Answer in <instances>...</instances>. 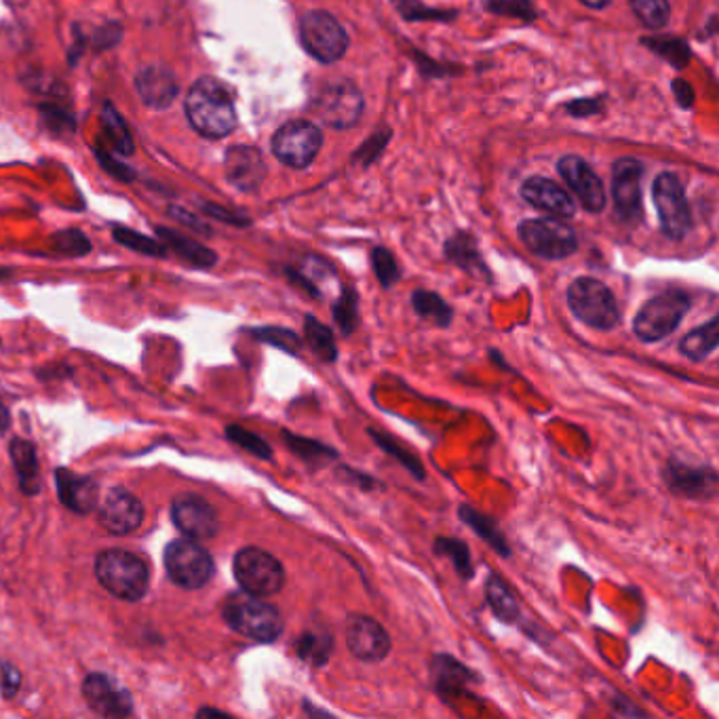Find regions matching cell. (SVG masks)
<instances>
[{"instance_id": "obj_1", "label": "cell", "mask_w": 719, "mask_h": 719, "mask_svg": "<svg viewBox=\"0 0 719 719\" xmlns=\"http://www.w3.org/2000/svg\"><path fill=\"white\" fill-rule=\"evenodd\" d=\"M186 116L195 132L218 139L232 134L237 127V111L232 93L225 83L211 76L199 79L186 95Z\"/></svg>"}, {"instance_id": "obj_2", "label": "cell", "mask_w": 719, "mask_h": 719, "mask_svg": "<svg viewBox=\"0 0 719 719\" xmlns=\"http://www.w3.org/2000/svg\"><path fill=\"white\" fill-rule=\"evenodd\" d=\"M222 618L235 633L260 644L277 642L285 627L279 607L246 591L228 595L222 606Z\"/></svg>"}, {"instance_id": "obj_3", "label": "cell", "mask_w": 719, "mask_h": 719, "mask_svg": "<svg viewBox=\"0 0 719 719\" xmlns=\"http://www.w3.org/2000/svg\"><path fill=\"white\" fill-rule=\"evenodd\" d=\"M95 576L114 597L123 602H139L150 586L148 563L123 549H111L97 555Z\"/></svg>"}, {"instance_id": "obj_4", "label": "cell", "mask_w": 719, "mask_h": 719, "mask_svg": "<svg viewBox=\"0 0 719 719\" xmlns=\"http://www.w3.org/2000/svg\"><path fill=\"white\" fill-rule=\"evenodd\" d=\"M565 300L572 315L591 330L609 332L621 323L616 295L606 283L593 277H579L576 281H572L565 292Z\"/></svg>"}, {"instance_id": "obj_5", "label": "cell", "mask_w": 719, "mask_h": 719, "mask_svg": "<svg viewBox=\"0 0 719 719\" xmlns=\"http://www.w3.org/2000/svg\"><path fill=\"white\" fill-rule=\"evenodd\" d=\"M692 306L690 295L681 290H669L650 298L633 319V334L646 344L671 336Z\"/></svg>"}, {"instance_id": "obj_6", "label": "cell", "mask_w": 719, "mask_h": 719, "mask_svg": "<svg viewBox=\"0 0 719 719\" xmlns=\"http://www.w3.org/2000/svg\"><path fill=\"white\" fill-rule=\"evenodd\" d=\"M232 574L241 591L256 597H272L285 586L283 563L258 546H246L235 555Z\"/></svg>"}, {"instance_id": "obj_7", "label": "cell", "mask_w": 719, "mask_h": 719, "mask_svg": "<svg viewBox=\"0 0 719 719\" xmlns=\"http://www.w3.org/2000/svg\"><path fill=\"white\" fill-rule=\"evenodd\" d=\"M163 562H165L167 576L180 588H188V591L202 588L216 572L213 558L209 555V551H205L201 544L192 539L171 540L165 546Z\"/></svg>"}, {"instance_id": "obj_8", "label": "cell", "mask_w": 719, "mask_h": 719, "mask_svg": "<svg viewBox=\"0 0 719 719\" xmlns=\"http://www.w3.org/2000/svg\"><path fill=\"white\" fill-rule=\"evenodd\" d=\"M300 41L321 64H334L348 49V37L342 23L327 11H309L302 15Z\"/></svg>"}, {"instance_id": "obj_9", "label": "cell", "mask_w": 719, "mask_h": 719, "mask_svg": "<svg viewBox=\"0 0 719 719\" xmlns=\"http://www.w3.org/2000/svg\"><path fill=\"white\" fill-rule=\"evenodd\" d=\"M523 246L542 260H565L579 249L576 232L553 218L525 220L519 226Z\"/></svg>"}, {"instance_id": "obj_10", "label": "cell", "mask_w": 719, "mask_h": 719, "mask_svg": "<svg viewBox=\"0 0 719 719\" xmlns=\"http://www.w3.org/2000/svg\"><path fill=\"white\" fill-rule=\"evenodd\" d=\"M653 199L665 237L681 241L692 228L690 207L686 201L681 181L677 180L674 174H660L654 180Z\"/></svg>"}, {"instance_id": "obj_11", "label": "cell", "mask_w": 719, "mask_h": 719, "mask_svg": "<svg viewBox=\"0 0 719 719\" xmlns=\"http://www.w3.org/2000/svg\"><path fill=\"white\" fill-rule=\"evenodd\" d=\"M323 144L319 127L309 121H290L272 137V153L283 165L304 169L315 160Z\"/></svg>"}, {"instance_id": "obj_12", "label": "cell", "mask_w": 719, "mask_h": 719, "mask_svg": "<svg viewBox=\"0 0 719 719\" xmlns=\"http://www.w3.org/2000/svg\"><path fill=\"white\" fill-rule=\"evenodd\" d=\"M669 492L688 500H711L718 494V471L709 465H692L684 458H669L663 469Z\"/></svg>"}, {"instance_id": "obj_13", "label": "cell", "mask_w": 719, "mask_h": 719, "mask_svg": "<svg viewBox=\"0 0 719 719\" xmlns=\"http://www.w3.org/2000/svg\"><path fill=\"white\" fill-rule=\"evenodd\" d=\"M346 646L361 663H383L393 642L376 618L355 612L346 618Z\"/></svg>"}, {"instance_id": "obj_14", "label": "cell", "mask_w": 719, "mask_h": 719, "mask_svg": "<svg viewBox=\"0 0 719 719\" xmlns=\"http://www.w3.org/2000/svg\"><path fill=\"white\" fill-rule=\"evenodd\" d=\"M171 519L186 539H213L220 530L216 507L197 494L176 496L171 500Z\"/></svg>"}, {"instance_id": "obj_15", "label": "cell", "mask_w": 719, "mask_h": 719, "mask_svg": "<svg viewBox=\"0 0 719 719\" xmlns=\"http://www.w3.org/2000/svg\"><path fill=\"white\" fill-rule=\"evenodd\" d=\"M83 697L91 711L102 718H127L134 713L132 692L111 675H87L83 681Z\"/></svg>"}, {"instance_id": "obj_16", "label": "cell", "mask_w": 719, "mask_h": 719, "mask_svg": "<svg viewBox=\"0 0 719 719\" xmlns=\"http://www.w3.org/2000/svg\"><path fill=\"white\" fill-rule=\"evenodd\" d=\"M612 197L621 222L633 225L642 218V165L635 158H621L614 163Z\"/></svg>"}, {"instance_id": "obj_17", "label": "cell", "mask_w": 719, "mask_h": 719, "mask_svg": "<svg viewBox=\"0 0 719 719\" xmlns=\"http://www.w3.org/2000/svg\"><path fill=\"white\" fill-rule=\"evenodd\" d=\"M315 108L323 123L337 129H346L359 121L363 97L359 90L351 83H332L321 91Z\"/></svg>"}, {"instance_id": "obj_18", "label": "cell", "mask_w": 719, "mask_h": 719, "mask_svg": "<svg viewBox=\"0 0 719 719\" xmlns=\"http://www.w3.org/2000/svg\"><path fill=\"white\" fill-rule=\"evenodd\" d=\"M144 521V504L125 488L111 490L100 504V523L114 536H127Z\"/></svg>"}, {"instance_id": "obj_19", "label": "cell", "mask_w": 719, "mask_h": 719, "mask_svg": "<svg viewBox=\"0 0 719 719\" xmlns=\"http://www.w3.org/2000/svg\"><path fill=\"white\" fill-rule=\"evenodd\" d=\"M560 174L565 184L574 190L581 205L591 213H600L606 207L604 184L595 176V171L581 157H563L560 160Z\"/></svg>"}, {"instance_id": "obj_20", "label": "cell", "mask_w": 719, "mask_h": 719, "mask_svg": "<svg viewBox=\"0 0 719 719\" xmlns=\"http://www.w3.org/2000/svg\"><path fill=\"white\" fill-rule=\"evenodd\" d=\"M225 169L226 180L230 181L237 190H243V192L256 190L267 176L264 158L260 155V150L253 146L228 148Z\"/></svg>"}, {"instance_id": "obj_21", "label": "cell", "mask_w": 719, "mask_h": 719, "mask_svg": "<svg viewBox=\"0 0 719 719\" xmlns=\"http://www.w3.org/2000/svg\"><path fill=\"white\" fill-rule=\"evenodd\" d=\"M135 90L146 106H150L155 111H165L176 102L180 85H178L174 70L148 66L135 76Z\"/></svg>"}, {"instance_id": "obj_22", "label": "cell", "mask_w": 719, "mask_h": 719, "mask_svg": "<svg viewBox=\"0 0 719 719\" xmlns=\"http://www.w3.org/2000/svg\"><path fill=\"white\" fill-rule=\"evenodd\" d=\"M430 679L433 688L441 698L465 695L469 686L479 684V675L472 674L469 667L458 663L450 654H435L430 660Z\"/></svg>"}, {"instance_id": "obj_23", "label": "cell", "mask_w": 719, "mask_h": 719, "mask_svg": "<svg viewBox=\"0 0 719 719\" xmlns=\"http://www.w3.org/2000/svg\"><path fill=\"white\" fill-rule=\"evenodd\" d=\"M58 481V494L62 504L76 515H87L100 500V488L91 477H83L67 469H58L55 472Z\"/></svg>"}, {"instance_id": "obj_24", "label": "cell", "mask_w": 719, "mask_h": 719, "mask_svg": "<svg viewBox=\"0 0 719 719\" xmlns=\"http://www.w3.org/2000/svg\"><path fill=\"white\" fill-rule=\"evenodd\" d=\"M521 197L536 209H542L555 218H572L576 213L574 199L558 186L555 181L546 178H530L521 188Z\"/></svg>"}, {"instance_id": "obj_25", "label": "cell", "mask_w": 719, "mask_h": 719, "mask_svg": "<svg viewBox=\"0 0 719 719\" xmlns=\"http://www.w3.org/2000/svg\"><path fill=\"white\" fill-rule=\"evenodd\" d=\"M9 454L13 460V467L18 472L20 488L25 496H37L41 492V467L34 444L25 439H13L9 446Z\"/></svg>"}, {"instance_id": "obj_26", "label": "cell", "mask_w": 719, "mask_h": 719, "mask_svg": "<svg viewBox=\"0 0 719 719\" xmlns=\"http://www.w3.org/2000/svg\"><path fill=\"white\" fill-rule=\"evenodd\" d=\"M293 281L315 300L325 298V285L336 279L334 267L319 256H306L298 270H288Z\"/></svg>"}, {"instance_id": "obj_27", "label": "cell", "mask_w": 719, "mask_h": 719, "mask_svg": "<svg viewBox=\"0 0 719 719\" xmlns=\"http://www.w3.org/2000/svg\"><path fill=\"white\" fill-rule=\"evenodd\" d=\"M486 597L488 606L494 612L496 618L504 625H519L521 623V606H519L515 593L507 581L498 574H490L486 581Z\"/></svg>"}, {"instance_id": "obj_28", "label": "cell", "mask_w": 719, "mask_h": 719, "mask_svg": "<svg viewBox=\"0 0 719 719\" xmlns=\"http://www.w3.org/2000/svg\"><path fill=\"white\" fill-rule=\"evenodd\" d=\"M458 518L465 525H469L479 539L486 540L492 546V551L498 553L500 558H511V544L504 539V534L498 528L494 519L483 515L477 509H472L471 504H460Z\"/></svg>"}, {"instance_id": "obj_29", "label": "cell", "mask_w": 719, "mask_h": 719, "mask_svg": "<svg viewBox=\"0 0 719 719\" xmlns=\"http://www.w3.org/2000/svg\"><path fill=\"white\" fill-rule=\"evenodd\" d=\"M283 441L290 448L295 458H300L311 469H325L337 460V451L332 446H325L315 439L293 435L290 430H283Z\"/></svg>"}, {"instance_id": "obj_30", "label": "cell", "mask_w": 719, "mask_h": 719, "mask_svg": "<svg viewBox=\"0 0 719 719\" xmlns=\"http://www.w3.org/2000/svg\"><path fill=\"white\" fill-rule=\"evenodd\" d=\"M718 342V316H711L705 325H698L679 340V353L690 361L709 359L716 353Z\"/></svg>"}, {"instance_id": "obj_31", "label": "cell", "mask_w": 719, "mask_h": 719, "mask_svg": "<svg viewBox=\"0 0 719 719\" xmlns=\"http://www.w3.org/2000/svg\"><path fill=\"white\" fill-rule=\"evenodd\" d=\"M158 237L165 241L167 248H171V251H176L181 260L190 262L192 267L211 269L218 262V256L211 249L205 248V246L192 241V239H188V237H184V235L176 232V230L158 228Z\"/></svg>"}, {"instance_id": "obj_32", "label": "cell", "mask_w": 719, "mask_h": 719, "mask_svg": "<svg viewBox=\"0 0 719 719\" xmlns=\"http://www.w3.org/2000/svg\"><path fill=\"white\" fill-rule=\"evenodd\" d=\"M414 313L439 330H448L454 321V309L439 295L428 290H416L411 293Z\"/></svg>"}, {"instance_id": "obj_33", "label": "cell", "mask_w": 719, "mask_h": 719, "mask_svg": "<svg viewBox=\"0 0 719 719\" xmlns=\"http://www.w3.org/2000/svg\"><path fill=\"white\" fill-rule=\"evenodd\" d=\"M446 256L448 260H451L456 267H460L462 270H467L469 274H477V277H488V269H486V262L481 260L479 256V249H477V243L472 239L471 235H456L451 237L450 241L446 243Z\"/></svg>"}, {"instance_id": "obj_34", "label": "cell", "mask_w": 719, "mask_h": 719, "mask_svg": "<svg viewBox=\"0 0 719 719\" xmlns=\"http://www.w3.org/2000/svg\"><path fill=\"white\" fill-rule=\"evenodd\" d=\"M433 553L437 558H446L450 560L456 574L460 576V581L469 583L475 579V565H472L471 549L465 540L448 539V536H439L433 542Z\"/></svg>"}, {"instance_id": "obj_35", "label": "cell", "mask_w": 719, "mask_h": 719, "mask_svg": "<svg viewBox=\"0 0 719 719\" xmlns=\"http://www.w3.org/2000/svg\"><path fill=\"white\" fill-rule=\"evenodd\" d=\"M304 340L309 348L316 355V359L332 365L337 361L336 336L330 325L321 323L313 315L304 316Z\"/></svg>"}, {"instance_id": "obj_36", "label": "cell", "mask_w": 719, "mask_h": 719, "mask_svg": "<svg viewBox=\"0 0 719 719\" xmlns=\"http://www.w3.org/2000/svg\"><path fill=\"white\" fill-rule=\"evenodd\" d=\"M295 654L309 665L323 667L334 654V635L327 631H306L295 642Z\"/></svg>"}, {"instance_id": "obj_37", "label": "cell", "mask_w": 719, "mask_h": 719, "mask_svg": "<svg viewBox=\"0 0 719 719\" xmlns=\"http://www.w3.org/2000/svg\"><path fill=\"white\" fill-rule=\"evenodd\" d=\"M367 433H369L372 441H374V444H376L386 456H390L393 460H397V462H399V465L404 467L405 471L409 472L411 477H416L418 481H425V479H427V471H425L423 460H420L418 456H414L411 451L405 450L404 446H402L397 439H393L388 433L376 430V428H367Z\"/></svg>"}, {"instance_id": "obj_38", "label": "cell", "mask_w": 719, "mask_h": 719, "mask_svg": "<svg viewBox=\"0 0 719 719\" xmlns=\"http://www.w3.org/2000/svg\"><path fill=\"white\" fill-rule=\"evenodd\" d=\"M332 315L336 321L337 330L344 336H353L361 325L359 295L355 288H342V292L332 304Z\"/></svg>"}, {"instance_id": "obj_39", "label": "cell", "mask_w": 719, "mask_h": 719, "mask_svg": "<svg viewBox=\"0 0 719 719\" xmlns=\"http://www.w3.org/2000/svg\"><path fill=\"white\" fill-rule=\"evenodd\" d=\"M102 121H104V132H106V137L108 142L113 144L114 150L123 157L132 155L134 153V139H132V134H129V127L125 123V118L121 114L114 111L111 104H104V111H102Z\"/></svg>"}, {"instance_id": "obj_40", "label": "cell", "mask_w": 719, "mask_h": 719, "mask_svg": "<svg viewBox=\"0 0 719 719\" xmlns=\"http://www.w3.org/2000/svg\"><path fill=\"white\" fill-rule=\"evenodd\" d=\"M633 13L642 20L646 28H665L671 15L669 0H629Z\"/></svg>"}, {"instance_id": "obj_41", "label": "cell", "mask_w": 719, "mask_h": 719, "mask_svg": "<svg viewBox=\"0 0 719 719\" xmlns=\"http://www.w3.org/2000/svg\"><path fill=\"white\" fill-rule=\"evenodd\" d=\"M226 437H228V441H232L235 446H239L241 450L248 451V454L260 458V460H272V456H274L269 444L260 435L251 433L248 428L230 425V427H226Z\"/></svg>"}, {"instance_id": "obj_42", "label": "cell", "mask_w": 719, "mask_h": 719, "mask_svg": "<svg viewBox=\"0 0 719 719\" xmlns=\"http://www.w3.org/2000/svg\"><path fill=\"white\" fill-rule=\"evenodd\" d=\"M251 336L258 337L260 342H267V344H272L274 348H281L290 355H298L300 348H302V337L298 336L292 330L288 327H256V330H249Z\"/></svg>"}, {"instance_id": "obj_43", "label": "cell", "mask_w": 719, "mask_h": 719, "mask_svg": "<svg viewBox=\"0 0 719 719\" xmlns=\"http://www.w3.org/2000/svg\"><path fill=\"white\" fill-rule=\"evenodd\" d=\"M114 239L125 246V248L134 249V251H139L144 256H153V258H163L167 253V248L163 243H158L155 239L146 237V235H139L135 230H129V228H114Z\"/></svg>"}, {"instance_id": "obj_44", "label": "cell", "mask_w": 719, "mask_h": 719, "mask_svg": "<svg viewBox=\"0 0 719 719\" xmlns=\"http://www.w3.org/2000/svg\"><path fill=\"white\" fill-rule=\"evenodd\" d=\"M372 264L376 270V277L381 281V285L390 290L399 279H402V270L395 260V256L386 248H376L372 253Z\"/></svg>"}, {"instance_id": "obj_45", "label": "cell", "mask_w": 719, "mask_h": 719, "mask_svg": "<svg viewBox=\"0 0 719 719\" xmlns=\"http://www.w3.org/2000/svg\"><path fill=\"white\" fill-rule=\"evenodd\" d=\"M53 248H55V251L64 253V256L79 258V256L90 253L91 243L90 239L81 230H64V232H58L53 237Z\"/></svg>"}, {"instance_id": "obj_46", "label": "cell", "mask_w": 719, "mask_h": 719, "mask_svg": "<svg viewBox=\"0 0 719 719\" xmlns=\"http://www.w3.org/2000/svg\"><path fill=\"white\" fill-rule=\"evenodd\" d=\"M488 9L494 11L498 15H511V18H521L525 22H532L536 18V11L530 0H490Z\"/></svg>"}, {"instance_id": "obj_47", "label": "cell", "mask_w": 719, "mask_h": 719, "mask_svg": "<svg viewBox=\"0 0 719 719\" xmlns=\"http://www.w3.org/2000/svg\"><path fill=\"white\" fill-rule=\"evenodd\" d=\"M337 479L344 481L346 486H355L359 488L361 492H372V490H378L381 488V481L367 472L357 471L353 467H337L336 469Z\"/></svg>"}, {"instance_id": "obj_48", "label": "cell", "mask_w": 719, "mask_h": 719, "mask_svg": "<svg viewBox=\"0 0 719 719\" xmlns=\"http://www.w3.org/2000/svg\"><path fill=\"white\" fill-rule=\"evenodd\" d=\"M22 688V674L9 665V663H2L0 665V692L4 695V698H13Z\"/></svg>"}, {"instance_id": "obj_49", "label": "cell", "mask_w": 719, "mask_h": 719, "mask_svg": "<svg viewBox=\"0 0 719 719\" xmlns=\"http://www.w3.org/2000/svg\"><path fill=\"white\" fill-rule=\"evenodd\" d=\"M648 45L656 49L663 58H667L677 67L688 64V58H690L688 55V46L679 43V41H671V43L669 41H665V43H648Z\"/></svg>"}, {"instance_id": "obj_50", "label": "cell", "mask_w": 719, "mask_h": 719, "mask_svg": "<svg viewBox=\"0 0 719 719\" xmlns=\"http://www.w3.org/2000/svg\"><path fill=\"white\" fill-rule=\"evenodd\" d=\"M97 158H100V163L113 174L114 178H118V180L123 181H129L134 180V174H132V169L129 167H125V165H121V163H116L114 158L108 157L106 153H102V150H97Z\"/></svg>"}, {"instance_id": "obj_51", "label": "cell", "mask_w": 719, "mask_h": 719, "mask_svg": "<svg viewBox=\"0 0 719 719\" xmlns=\"http://www.w3.org/2000/svg\"><path fill=\"white\" fill-rule=\"evenodd\" d=\"M674 91L675 95H677V100H679V104L684 106V108H690L692 106V102H695V91H692V87L686 83V81H675L674 83Z\"/></svg>"}, {"instance_id": "obj_52", "label": "cell", "mask_w": 719, "mask_h": 719, "mask_svg": "<svg viewBox=\"0 0 719 719\" xmlns=\"http://www.w3.org/2000/svg\"><path fill=\"white\" fill-rule=\"evenodd\" d=\"M207 213L213 216V218L226 220L228 225H248V220H243V218H239V216H232V213H228V211L220 209V207H213V205H207Z\"/></svg>"}, {"instance_id": "obj_53", "label": "cell", "mask_w": 719, "mask_h": 719, "mask_svg": "<svg viewBox=\"0 0 719 719\" xmlns=\"http://www.w3.org/2000/svg\"><path fill=\"white\" fill-rule=\"evenodd\" d=\"M171 213H174L180 222H184V225L192 226V228H197L199 232H209V228L205 225H199V220H197L195 216H190V213H186V211H181V209H171Z\"/></svg>"}, {"instance_id": "obj_54", "label": "cell", "mask_w": 719, "mask_h": 719, "mask_svg": "<svg viewBox=\"0 0 719 719\" xmlns=\"http://www.w3.org/2000/svg\"><path fill=\"white\" fill-rule=\"evenodd\" d=\"M197 718H230L226 711H220V709H201L197 713Z\"/></svg>"}, {"instance_id": "obj_55", "label": "cell", "mask_w": 719, "mask_h": 719, "mask_svg": "<svg viewBox=\"0 0 719 719\" xmlns=\"http://www.w3.org/2000/svg\"><path fill=\"white\" fill-rule=\"evenodd\" d=\"M11 427V416H9V409L2 405V402H0V433L2 430H7V428Z\"/></svg>"}, {"instance_id": "obj_56", "label": "cell", "mask_w": 719, "mask_h": 719, "mask_svg": "<svg viewBox=\"0 0 719 719\" xmlns=\"http://www.w3.org/2000/svg\"><path fill=\"white\" fill-rule=\"evenodd\" d=\"M581 2L586 7H591V9H604L609 4V0H581Z\"/></svg>"}]
</instances>
